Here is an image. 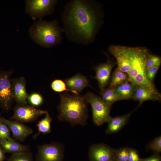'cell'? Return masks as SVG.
I'll use <instances>...</instances> for the list:
<instances>
[{"mask_svg":"<svg viewBox=\"0 0 161 161\" xmlns=\"http://www.w3.org/2000/svg\"><path fill=\"white\" fill-rule=\"evenodd\" d=\"M138 153L136 149L129 148V154L128 161H140Z\"/></svg>","mask_w":161,"mask_h":161,"instance_id":"31","label":"cell"},{"mask_svg":"<svg viewBox=\"0 0 161 161\" xmlns=\"http://www.w3.org/2000/svg\"><path fill=\"white\" fill-rule=\"evenodd\" d=\"M9 128L2 120L0 112V141L11 138Z\"/></svg>","mask_w":161,"mask_h":161,"instance_id":"27","label":"cell"},{"mask_svg":"<svg viewBox=\"0 0 161 161\" xmlns=\"http://www.w3.org/2000/svg\"><path fill=\"white\" fill-rule=\"evenodd\" d=\"M160 66H154L147 70L146 76L148 80L151 83H153V81L155 76V75L158 70Z\"/></svg>","mask_w":161,"mask_h":161,"instance_id":"30","label":"cell"},{"mask_svg":"<svg viewBox=\"0 0 161 161\" xmlns=\"http://www.w3.org/2000/svg\"><path fill=\"white\" fill-rule=\"evenodd\" d=\"M29 32L30 37L34 42L41 47L49 49L61 43L64 31L56 19H40L33 23Z\"/></svg>","mask_w":161,"mask_h":161,"instance_id":"4","label":"cell"},{"mask_svg":"<svg viewBox=\"0 0 161 161\" xmlns=\"http://www.w3.org/2000/svg\"><path fill=\"white\" fill-rule=\"evenodd\" d=\"M8 161H34L32 153L30 152L13 154Z\"/></svg>","mask_w":161,"mask_h":161,"instance_id":"23","label":"cell"},{"mask_svg":"<svg viewBox=\"0 0 161 161\" xmlns=\"http://www.w3.org/2000/svg\"><path fill=\"white\" fill-rule=\"evenodd\" d=\"M64 82L67 88L76 95H79V93L86 87L91 86L87 78L80 74L65 79Z\"/></svg>","mask_w":161,"mask_h":161,"instance_id":"15","label":"cell"},{"mask_svg":"<svg viewBox=\"0 0 161 161\" xmlns=\"http://www.w3.org/2000/svg\"><path fill=\"white\" fill-rule=\"evenodd\" d=\"M52 118L50 116L48 112L45 114L44 118L39 121L36 125L38 129V132L33 137L35 139L41 133L46 134L51 132V124Z\"/></svg>","mask_w":161,"mask_h":161,"instance_id":"20","label":"cell"},{"mask_svg":"<svg viewBox=\"0 0 161 161\" xmlns=\"http://www.w3.org/2000/svg\"><path fill=\"white\" fill-rule=\"evenodd\" d=\"M1 119L11 131L13 138L21 142H24L26 138L33 132L32 129L23 123L8 120L2 117Z\"/></svg>","mask_w":161,"mask_h":161,"instance_id":"13","label":"cell"},{"mask_svg":"<svg viewBox=\"0 0 161 161\" xmlns=\"http://www.w3.org/2000/svg\"><path fill=\"white\" fill-rule=\"evenodd\" d=\"M14 100L19 105H27L29 94L26 89V81L24 77L11 80Z\"/></svg>","mask_w":161,"mask_h":161,"instance_id":"14","label":"cell"},{"mask_svg":"<svg viewBox=\"0 0 161 161\" xmlns=\"http://www.w3.org/2000/svg\"><path fill=\"white\" fill-rule=\"evenodd\" d=\"M13 71V68L0 70V107L3 112H8L14 101L10 78Z\"/></svg>","mask_w":161,"mask_h":161,"instance_id":"8","label":"cell"},{"mask_svg":"<svg viewBox=\"0 0 161 161\" xmlns=\"http://www.w3.org/2000/svg\"><path fill=\"white\" fill-rule=\"evenodd\" d=\"M87 103L84 96L66 93L60 95L58 106V118L61 121L69 122L72 126H85L88 118Z\"/></svg>","mask_w":161,"mask_h":161,"instance_id":"2","label":"cell"},{"mask_svg":"<svg viewBox=\"0 0 161 161\" xmlns=\"http://www.w3.org/2000/svg\"><path fill=\"white\" fill-rule=\"evenodd\" d=\"M134 88V85L127 81L114 88V89L121 100L132 98Z\"/></svg>","mask_w":161,"mask_h":161,"instance_id":"19","label":"cell"},{"mask_svg":"<svg viewBox=\"0 0 161 161\" xmlns=\"http://www.w3.org/2000/svg\"><path fill=\"white\" fill-rule=\"evenodd\" d=\"M14 113L10 120L22 123H30L36 121L38 117L45 114L47 111L37 109L27 105L17 104L13 108Z\"/></svg>","mask_w":161,"mask_h":161,"instance_id":"9","label":"cell"},{"mask_svg":"<svg viewBox=\"0 0 161 161\" xmlns=\"http://www.w3.org/2000/svg\"><path fill=\"white\" fill-rule=\"evenodd\" d=\"M27 101L31 106L38 107L42 104L43 99L41 94L37 92H33L28 95Z\"/></svg>","mask_w":161,"mask_h":161,"instance_id":"25","label":"cell"},{"mask_svg":"<svg viewBox=\"0 0 161 161\" xmlns=\"http://www.w3.org/2000/svg\"><path fill=\"white\" fill-rule=\"evenodd\" d=\"M102 99L105 102L112 105L115 102L121 100L115 91L114 88L108 87L101 94Z\"/></svg>","mask_w":161,"mask_h":161,"instance_id":"22","label":"cell"},{"mask_svg":"<svg viewBox=\"0 0 161 161\" xmlns=\"http://www.w3.org/2000/svg\"><path fill=\"white\" fill-rule=\"evenodd\" d=\"M115 65V63L108 59L106 63L99 64L93 68L96 72L95 78L97 81L101 94L105 89L108 85L112 70Z\"/></svg>","mask_w":161,"mask_h":161,"instance_id":"12","label":"cell"},{"mask_svg":"<svg viewBox=\"0 0 161 161\" xmlns=\"http://www.w3.org/2000/svg\"><path fill=\"white\" fill-rule=\"evenodd\" d=\"M114 161H120L116 159Z\"/></svg>","mask_w":161,"mask_h":161,"instance_id":"34","label":"cell"},{"mask_svg":"<svg viewBox=\"0 0 161 161\" xmlns=\"http://www.w3.org/2000/svg\"><path fill=\"white\" fill-rule=\"evenodd\" d=\"M127 81H129L128 74L117 68L113 72L109 87L115 88Z\"/></svg>","mask_w":161,"mask_h":161,"instance_id":"21","label":"cell"},{"mask_svg":"<svg viewBox=\"0 0 161 161\" xmlns=\"http://www.w3.org/2000/svg\"><path fill=\"white\" fill-rule=\"evenodd\" d=\"M5 153L0 147V161H4L7 159Z\"/></svg>","mask_w":161,"mask_h":161,"instance_id":"33","label":"cell"},{"mask_svg":"<svg viewBox=\"0 0 161 161\" xmlns=\"http://www.w3.org/2000/svg\"><path fill=\"white\" fill-rule=\"evenodd\" d=\"M116 149L103 143L95 144L89 149V161H114Z\"/></svg>","mask_w":161,"mask_h":161,"instance_id":"10","label":"cell"},{"mask_svg":"<svg viewBox=\"0 0 161 161\" xmlns=\"http://www.w3.org/2000/svg\"><path fill=\"white\" fill-rule=\"evenodd\" d=\"M58 2L57 0H26L25 12L34 20L42 19L54 12Z\"/></svg>","mask_w":161,"mask_h":161,"instance_id":"6","label":"cell"},{"mask_svg":"<svg viewBox=\"0 0 161 161\" xmlns=\"http://www.w3.org/2000/svg\"><path fill=\"white\" fill-rule=\"evenodd\" d=\"M147 150L153 151L155 154H159L161 152V136L155 138L146 147Z\"/></svg>","mask_w":161,"mask_h":161,"instance_id":"26","label":"cell"},{"mask_svg":"<svg viewBox=\"0 0 161 161\" xmlns=\"http://www.w3.org/2000/svg\"><path fill=\"white\" fill-rule=\"evenodd\" d=\"M161 63V59L160 57L149 53L146 62L147 70L153 67L160 66Z\"/></svg>","mask_w":161,"mask_h":161,"instance_id":"28","label":"cell"},{"mask_svg":"<svg viewBox=\"0 0 161 161\" xmlns=\"http://www.w3.org/2000/svg\"><path fill=\"white\" fill-rule=\"evenodd\" d=\"M108 51L116 59L117 68L128 74L131 69L129 47L112 45L109 47Z\"/></svg>","mask_w":161,"mask_h":161,"instance_id":"11","label":"cell"},{"mask_svg":"<svg viewBox=\"0 0 161 161\" xmlns=\"http://www.w3.org/2000/svg\"><path fill=\"white\" fill-rule=\"evenodd\" d=\"M50 86L52 90L55 92H61L64 91H69L75 94L73 91L67 88L65 82L62 80L59 79L53 80Z\"/></svg>","mask_w":161,"mask_h":161,"instance_id":"24","label":"cell"},{"mask_svg":"<svg viewBox=\"0 0 161 161\" xmlns=\"http://www.w3.org/2000/svg\"><path fill=\"white\" fill-rule=\"evenodd\" d=\"M137 108L131 112L121 116L110 117L107 122L108 125L106 133L110 134L119 131L126 124L131 114Z\"/></svg>","mask_w":161,"mask_h":161,"instance_id":"18","label":"cell"},{"mask_svg":"<svg viewBox=\"0 0 161 161\" xmlns=\"http://www.w3.org/2000/svg\"><path fill=\"white\" fill-rule=\"evenodd\" d=\"M35 161H64L65 147L57 142L37 146Z\"/></svg>","mask_w":161,"mask_h":161,"instance_id":"7","label":"cell"},{"mask_svg":"<svg viewBox=\"0 0 161 161\" xmlns=\"http://www.w3.org/2000/svg\"><path fill=\"white\" fill-rule=\"evenodd\" d=\"M131 69L127 74L129 81L134 85H138L159 92L153 83L146 76V62L149 54L145 47H129Z\"/></svg>","mask_w":161,"mask_h":161,"instance_id":"3","label":"cell"},{"mask_svg":"<svg viewBox=\"0 0 161 161\" xmlns=\"http://www.w3.org/2000/svg\"><path fill=\"white\" fill-rule=\"evenodd\" d=\"M140 161H161V157L159 154H155L150 157L141 159Z\"/></svg>","mask_w":161,"mask_h":161,"instance_id":"32","label":"cell"},{"mask_svg":"<svg viewBox=\"0 0 161 161\" xmlns=\"http://www.w3.org/2000/svg\"><path fill=\"white\" fill-rule=\"evenodd\" d=\"M129 154V148L123 147L116 150V159L120 161H128Z\"/></svg>","mask_w":161,"mask_h":161,"instance_id":"29","label":"cell"},{"mask_svg":"<svg viewBox=\"0 0 161 161\" xmlns=\"http://www.w3.org/2000/svg\"><path fill=\"white\" fill-rule=\"evenodd\" d=\"M84 96L87 103L91 106L94 123L100 126L107 122L111 117L110 113L112 105L105 102L101 97L91 92H88Z\"/></svg>","mask_w":161,"mask_h":161,"instance_id":"5","label":"cell"},{"mask_svg":"<svg viewBox=\"0 0 161 161\" xmlns=\"http://www.w3.org/2000/svg\"><path fill=\"white\" fill-rule=\"evenodd\" d=\"M96 4L92 0H72L66 4L62 29L68 40L83 45L94 41L102 18Z\"/></svg>","mask_w":161,"mask_h":161,"instance_id":"1","label":"cell"},{"mask_svg":"<svg viewBox=\"0 0 161 161\" xmlns=\"http://www.w3.org/2000/svg\"><path fill=\"white\" fill-rule=\"evenodd\" d=\"M132 99L140 102V105L145 101L160 100L161 95L149 89L138 85H134Z\"/></svg>","mask_w":161,"mask_h":161,"instance_id":"16","label":"cell"},{"mask_svg":"<svg viewBox=\"0 0 161 161\" xmlns=\"http://www.w3.org/2000/svg\"><path fill=\"white\" fill-rule=\"evenodd\" d=\"M0 147L5 153L13 154L30 152L29 145H23L12 138L0 140Z\"/></svg>","mask_w":161,"mask_h":161,"instance_id":"17","label":"cell"}]
</instances>
